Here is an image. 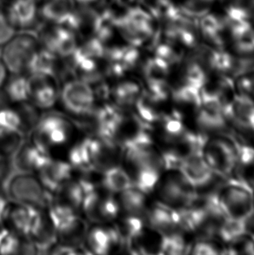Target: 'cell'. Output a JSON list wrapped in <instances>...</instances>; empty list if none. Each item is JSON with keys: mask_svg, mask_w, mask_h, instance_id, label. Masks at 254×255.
<instances>
[{"mask_svg": "<svg viewBox=\"0 0 254 255\" xmlns=\"http://www.w3.org/2000/svg\"><path fill=\"white\" fill-rule=\"evenodd\" d=\"M122 154L131 172L132 185L149 195L166 169L161 150L155 142L121 145Z\"/></svg>", "mask_w": 254, "mask_h": 255, "instance_id": "6da1fadb", "label": "cell"}, {"mask_svg": "<svg viewBox=\"0 0 254 255\" xmlns=\"http://www.w3.org/2000/svg\"><path fill=\"white\" fill-rule=\"evenodd\" d=\"M197 190L180 168H167L162 173L151 196L176 210H181L195 200Z\"/></svg>", "mask_w": 254, "mask_h": 255, "instance_id": "7a4b0ae2", "label": "cell"}, {"mask_svg": "<svg viewBox=\"0 0 254 255\" xmlns=\"http://www.w3.org/2000/svg\"><path fill=\"white\" fill-rule=\"evenodd\" d=\"M241 144L229 132L213 135L203 143L200 154L210 168L224 178H230Z\"/></svg>", "mask_w": 254, "mask_h": 255, "instance_id": "3957f363", "label": "cell"}, {"mask_svg": "<svg viewBox=\"0 0 254 255\" xmlns=\"http://www.w3.org/2000/svg\"><path fill=\"white\" fill-rule=\"evenodd\" d=\"M5 192L14 202L36 207L38 209L48 207L52 196L39 179L28 172H18L6 179Z\"/></svg>", "mask_w": 254, "mask_h": 255, "instance_id": "277c9868", "label": "cell"}, {"mask_svg": "<svg viewBox=\"0 0 254 255\" xmlns=\"http://www.w3.org/2000/svg\"><path fill=\"white\" fill-rule=\"evenodd\" d=\"M217 198L227 217L248 221L254 214L253 189L235 179L227 178L218 191Z\"/></svg>", "mask_w": 254, "mask_h": 255, "instance_id": "5b68a950", "label": "cell"}, {"mask_svg": "<svg viewBox=\"0 0 254 255\" xmlns=\"http://www.w3.org/2000/svg\"><path fill=\"white\" fill-rule=\"evenodd\" d=\"M118 31L127 44L139 47L153 35V16L149 10L141 7H128L119 15Z\"/></svg>", "mask_w": 254, "mask_h": 255, "instance_id": "8992f818", "label": "cell"}, {"mask_svg": "<svg viewBox=\"0 0 254 255\" xmlns=\"http://www.w3.org/2000/svg\"><path fill=\"white\" fill-rule=\"evenodd\" d=\"M229 133L240 144H248L254 136V100L236 95L223 110Z\"/></svg>", "mask_w": 254, "mask_h": 255, "instance_id": "52a82bcc", "label": "cell"}, {"mask_svg": "<svg viewBox=\"0 0 254 255\" xmlns=\"http://www.w3.org/2000/svg\"><path fill=\"white\" fill-rule=\"evenodd\" d=\"M186 128L206 140L213 135L229 132L223 109L201 104L184 119Z\"/></svg>", "mask_w": 254, "mask_h": 255, "instance_id": "ba28073f", "label": "cell"}, {"mask_svg": "<svg viewBox=\"0 0 254 255\" xmlns=\"http://www.w3.org/2000/svg\"><path fill=\"white\" fill-rule=\"evenodd\" d=\"M38 44L39 41L33 35L22 33L15 35L3 45L1 59L8 72L17 75L27 70L28 64L38 50Z\"/></svg>", "mask_w": 254, "mask_h": 255, "instance_id": "9c48e42d", "label": "cell"}, {"mask_svg": "<svg viewBox=\"0 0 254 255\" xmlns=\"http://www.w3.org/2000/svg\"><path fill=\"white\" fill-rule=\"evenodd\" d=\"M95 93L90 83L85 80H69L63 86L61 101L69 113L75 116H86L93 113Z\"/></svg>", "mask_w": 254, "mask_h": 255, "instance_id": "30bf717a", "label": "cell"}, {"mask_svg": "<svg viewBox=\"0 0 254 255\" xmlns=\"http://www.w3.org/2000/svg\"><path fill=\"white\" fill-rule=\"evenodd\" d=\"M195 186L198 194L217 193L227 178L213 172L200 153L186 158L180 166Z\"/></svg>", "mask_w": 254, "mask_h": 255, "instance_id": "8fae6325", "label": "cell"}, {"mask_svg": "<svg viewBox=\"0 0 254 255\" xmlns=\"http://www.w3.org/2000/svg\"><path fill=\"white\" fill-rule=\"evenodd\" d=\"M187 131L184 118L171 108L151 126L155 144L161 151L174 147Z\"/></svg>", "mask_w": 254, "mask_h": 255, "instance_id": "7c38bea8", "label": "cell"}, {"mask_svg": "<svg viewBox=\"0 0 254 255\" xmlns=\"http://www.w3.org/2000/svg\"><path fill=\"white\" fill-rule=\"evenodd\" d=\"M203 105L227 108L236 97L234 78L228 74L208 75L206 82L199 89Z\"/></svg>", "mask_w": 254, "mask_h": 255, "instance_id": "4fadbf2b", "label": "cell"}, {"mask_svg": "<svg viewBox=\"0 0 254 255\" xmlns=\"http://www.w3.org/2000/svg\"><path fill=\"white\" fill-rule=\"evenodd\" d=\"M40 42L43 48L59 58H71L79 46L75 32L58 24L44 29L40 34Z\"/></svg>", "mask_w": 254, "mask_h": 255, "instance_id": "5bb4252c", "label": "cell"}, {"mask_svg": "<svg viewBox=\"0 0 254 255\" xmlns=\"http://www.w3.org/2000/svg\"><path fill=\"white\" fill-rule=\"evenodd\" d=\"M99 138L116 143V138L123 129L127 117L120 107L106 104L94 113Z\"/></svg>", "mask_w": 254, "mask_h": 255, "instance_id": "9a60e30c", "label": "cell"}, {"mask_svg": "<svg viewBox=\"0 0 254 255\" xmlns=\"http://www.w3.org/2000/svg\"><path fill=\"white\" fill-rule=\"evenodd\" d=\"M70 131V124L65 118L59 114H47L36 125L38 138L35 140L45 145H64L68 140Z\"/></svg>", "mask_w": 254, "mask_h": 255, "instance_id": "2e32d148", "label": "cell"}, {"mask_svg": "<svg viewBox=\"0 0 254 255\" xmlns=\"http://www.w3.org/2000/svg\"><path fill=\"white\" fill-rule=\"evenodd\" d=\"M144 221L148 228L168 234L179 227V211L151 198L144 214Z\"/></svg>", "mask_w": 254, "mask_h": 255, "instance_id": "e0dca14e", "label": "cell"}, {"mask_svg": "<svg viewBox=\"0 0 254 255\" xmlns=\"http://www.w3.org/2000/svg\"><path fill=\"white\" fill-rule=\"evenodd\" d=\"M207 79L205 70L196 61L190 58L183 59L177 65L172 66L168 77L171 86H186L200 89Z\"/></svg>", "mask_w": 254, "mask_h": 255, "instance_id": "ac0fdd59", "label": "cell"}, {"mask_svg": "<svg viewBox=\"0 0 254 255\" xmlns=\"http://www.w3.org/2000/svg\"><path fill=\"white\" fill-rule=\"evenodd\" d=\"M46 145L35 140L31 145H21L13 156V164L21 172L39 171L52 160Z\"/></svg>", "mask_w": 254, "mask_h": 255, "instance_id": "d6986e66", "label": "cell"}, {"mask_svg": "<svg viewBox=\"0 0 254 255\" xmlns=\"http://www.w3.org/2000/svg\"><path fill=\"white\" fill-rule=\"evenodd\" d=\"M192 59L202 66L207 76L213 74H228L231 76L235 61V57L222 48L206 49L198 52Z\"/></svg>", "mask_w": 254, "mask_h": 255, "instance_id": "ffe728a7", "label": "cell"}, {"mask_svg": "<svg viewBox=\"0 0 254 255\" xmlns=\"http://www.w3.org/2000/svg\"><path fill=\"white\" fill-rule=\"evenodd\" d=\"M44 219L39 209L24 205L15 207L10 214V222L14 229L26 238H31L34 235Z\"/></svg>", "mask_w": 254, "mask_h": 255, "instance_id": "44dd1931", "label": "cell"}, {"mask_svg": "<svg viewBox=\"0 0 254 255\" xmlns=\"http://www.w3.org/2000/svg\"><path fill=\"white\" fill-rule=\"evenodd\" d=\"M39 172V180L50 192H59L72 177V166L70 163L53 160L46 164Z\"/></svg>", "mask_w": 254, "mask_h": 255, "instance_id": "7402d4cb", "label": "cell"}, {"mask_svg": "<svg viewBox=\"0 0 254 255\" xmlns=\"http://www.w3.org/2000/svg\"><path fill=\"white\" fill-rule=\"evenodd\" d=\"M36 0H12L5 10L16 29H28L36 24L39 17V8Z\"/></svg>", "mask_w": 254, "mask_h": 255, "instance_id": "603a6c76", "label": "cell"}, {"mask_svg": "<svg viewBox=\"0 0 254 255\" xmlns=\"http://www.w3.org/2000/svg\"><path fill=\"white\" fill-rule=\"evenodd\" d=\"M89 249L96 255H108L115 246L124 244V241L118 228L96 227L87 235Z\"/></svg>", "mask_w": 254, "mask_h": 255, "instance_id": "cb8c5ba5", "label": "cell"}, {"mask_svg": "<svg viewBox=\"0 0 254 255\" xmlns=\"http://www.w3.org/2000/svg\"><path fill=\"white\" fill-rule=\"evenodd\" d=\"M75 9L74 0H44L39 16L49 24L65 26Z\"/></svg>", "mask_w": 254, "mask_h": 255, "instance_id": "d4e9b609", "label": "cell"}, {"mask_svg": "<svg viewBox=\"0 0 254 255\" xmlns=\"http://www.w3.org/2000/svg\"><path fill=\"white\" fill-rule=\"evenodd\" d=\"M200 105L199 89L186 86H171V107L184 119Z\"/></svg>", "mask_w": 254, "mask_h": 255, "instance_id": "484cf974", "label": "cell"}, {"mask_svg": "<svg viewBox=\"0 0 254 255\" xmlns=\"http://www.w3.org/2000/svg\"><path fill=\"white\" fill-rule=\"evenodd\" d=\"M230 178L254 189V150L251 145L241 144Z\"/></svg>", "mask_w": 254, "mask_h": 255, "instance_id": "4316f807", "label": "cell"}, {"mask_svg": "<svg viewBox=\"0 0 254 255\" xmlns=\"http://www.w3.org/2000/svg\"><path fill=\"white\" fill-rule=\"evenodd\" d=\"M50 79L51 78L38 76H31V79H29L34 105L43 110L54 107L59 97L55 87L49 82Z\"/></svg>", "mask_w": 254, "mask_h": 255, "instance_id": "83f0119b", "label": "cell"}, {"mask_svg": "<svg viewBox=\"0 0 254 255\" xmlns=\"http://www.w3.org/2000/svg\"><path fill=\"white\" fill-rule=\"evenodd\" d=\"M58 57L45 48H38L28 64L27 71L31 76L52 78L55 76Z\"/></svg>", "mask_w": 254, "mask_h": 255, "instance_id": "f1b7e54d", "label": "cell"}, {"mask_svg": "<svg viewBox=\"0 0 254 255\" xmlns=\"http://www.w3.org/2000/svg\"><path fill=\"white\" fill-rule=\"evenodd\" d=\"M102 186L110 193L121 194L132 186V179L124 167L113 165L104 169Z\"/></svg>", "mask_w": 254, "mask_h": 255, "instance_id": "f546056e", "label": "cell"}, {"mask_svg": "<svg viewBox=\"0 0 254 255\" xmlns=\"http://www.w3.org/2000/svg\"><path fill=\"white\" fill-rule=\"evenodd\" d=\"M151 196L132 185L121 193L120 203L121 208L124 209L127 214H133L144 218Z\"/></svg>", "mask_w": 254, "mask_h": 255, "instance_id": "4dcf8cb0", "label": "cell"}, {"mask_svg": "<svg viewBox=\"0 0 254 255\" xmlns=\"http://www.w3.org/2000/svg\"><path fill=\"white\" fill-rule=\"evenodd\" d=\"M193 240V235L179 227L165 234L163 255H188Z\"/></svg>", "mask_w": 254, "mask_h": 255, "instance_id": "1f68e13d", "label": "cell"}, {"mask_svg": "<svg viewBox=\"0 0 254 255\" xmlns=\"http://www.w3.org/2000/svg\"><path fill=\"white\" fill-rule=\"evenodd\" d=\"M144 85L137 80H127L119 83L113 91L114 99L119 106L133 107L143 93Z\"/></svg>", "mask_w": 254, "mask_h": 255, "instance_id": "d6a6232c", "label": "cell"}, {"mask_svg": "<svg viewBox=\"0 0 254 255\" xmlns=\"http://www.w3.org/2000/svg\"><path fill=\"white\" fill-rule=\"evenodd\" d=\"M172 66L165 60L152 55L142 63L141 73L143 78V83L159 80H168Z\"/></svg>", "mask_w": 254, "mask_h": 255, "instance_id": "836d02e7", "label": "cell"}, {"mask_svg": "<svg viewBox=\"0 0 254 255\" xmlns=\"http://www.w3.org/2000/svg\"><path fill=\"white\" fill-rule=\"evenodd\" d=\"M247 221L226 217L218 225L213 237L226 248L234 239L247 231Z\"/></svg>", "mask_w": 254, "mask_h": 255, "instance_id": "e575fe53", "label": "cell"}, {"mask_svg": "<svg viewBox=\"0 0 254 255\" xmlns=\"http://www.w3.org/2000/svg\"><path fill=\"white\" fill-rule=\"evenodd\" d=\"M231 32L234 37L235 50L240 57H250L254 54V29L250 22Z\"/></svg>", "mask_w": 254, "mask_h": 255, "instance_id": "d590c367", "label": "cell"}, {"mask_svg": "<svg viewBox=\"0 0 254 255\" xmlns=\"http://www.w3.org/2000/svg\"><path fill=\"white\" fill-rule=\"evenodd\" d=\"M5 96L14 103H25L31 97L30 80L17 74L7 84Z\"/></svg>", "mask_w": 254, "mask_h": 255, "instance_id": "8d00e7d4", "label": "cell"}, {"mask_svg": "<svg viewBox=\"0 0 254 255\" xmlns=\"http://www.w3.org/2000/svg\"><path fill=\"white\" fill-rule=\"evenodd\" d=\"M145 228L144 218L133 214H127L121 222L119 230L124 241L126 247L135 242Z\"/></svg>", "mask_w": 254, "mask_h": 255, "instance_id": "74e56055", "label": "cell"}, {"mask_svg": "<svg viewBox=\"0 0 254 255\" xmlns=\"http://www.w3.org/2000/svg\"><path fill=\"white\" fill-rule=\"evenodd\" d=\"M200 29L203 35L210 42L213 43L216 48H221L223 39L221 38V32L223 31V22L212 14H206L201 17Z\"/></svg>", "mask_w": 254, "mask_h": 255, "instance_id": "f35d334b", "label": "cell"}, {"mask_svg": "<svg viewBox=\"0 0 254 255\" xmlns=\"http://www.w3.org/2000/svg\"><path fill=\"white\" fill-rule=\"evenodd\" d=\"M188 255H225V248L214 237H196Z\"/></svg>", "mask_w": 254, "mask_h": 255, "instance_id": "ab89813d", "label": "cell"}, {"mask_svg": "<svg viewBox=\"0 0 254 255\" xmlns=\"http://www.w3.org/2000/svg\"><path fill=\"white\" fill-rule=\"evenodd\" d=\"M24 143V133L21 131H0V154L13 158Z\"/></svg>", "mask_w": 254, "mask_h": 255, "instance_id": "60d3db41", "label": "cell"}, {"mask_svg": "<svg viewBox=\"0 0 254 255\" xmlns=\"http://www.w3.org/2000/svg\"><path fill=\"white\" fill-rule=\"evenodd\" d=\"M225 255H254V235L248 230L242 233L225 248Z\"/></svg>", "mask_w": 254, "mask_h": 255, "instance_id": "b9f144b4", "label": "cell"}, {"mask_svg": "<svg viewBox=\"0 0 254 255\" xmlns=\"http://www.w3.org/2000/svg\"><path fill=\"white\" fill-rule=\"evenodd\" d=\"M234 81L236 95L254 100V66L250 71L234 77Z\"/></svg>", "mask_w": 254, "mask_h": 255, "instance_id": "7bdbcfd3", "label": "cell"}, {"mask_svg": "<svg viewBox=\"0 0 254 255\" xmlns=\"http://www.w3.org/2000/svg\"><path fill=\"white\" fill-rule=\"evenodd\" d=\"M121 209L120 201L114 196L109 195L103 199L101 198L98 210L99 221H113L118 217Z\"/></svg>", "mask_w": 254, "mask_h": 255, "instance_id": "ee69618b", "label": "cell"}, {"mask_svg": "<svg viewBox=\"0 0 254 255\" xmlns=\"http://www.w3.org/2000/svg\"><path fill=\"white\" fill-rule=\"evenodd\" d=\"M21 127L18 112L8 108L0 109V131H21Z\"/></svg>", "mask_w": 254, "mask_h": 255, "instance_id": "f6af8a7d", "label": "cell"}, {"mask_svg": "<svg viewBox=\"0 0 254 255\" xmlns=\"http://www.w3.org/2000/svg\"><path fill=\"white\" fill-rule=\"evenodd\" d=\"M21 243L17 235L6 229H0V255H15L19 253Z\"/></svg>", "mask_w": 254, "mask_h": 255, "instance_id": "bcb514c9", "label": "cell"}, {"mask_svg": "<svg viewBox=\"0 0 254 255\" xmlns=\"http://www.w3.org/2000/svg\"><path fill=\"white\" fill-rule=\"evenodd\" d=\"M248 22H249V14L243 7L232 5L227 9L226 23L229 25L231 30Z\"/></svg>", "mask_w": 254, "mask_h": 255, "instance_id": "7dc6e473", "label": "cell"}, {"mask_svg": "<svg viewBox=\"0 0 254 255\" xmlns=\"http://www.w3.org/2000/svg\"><path fill=\"white\" fill-rule=\"evenodd\" d=\"M208 4L205 0H187L180 10L186 17H202L209 10Z\"/></svg>", "mask_w": 254, "mask_h": 255, "instance_id": "c3c4849f", "label": "cell"}, {"mask_svg": "<svg viewBox=\"0 0 254 255\" xmlns=\"http://www.w3.org/2000/svg\"><path fill=\"white\" fill-rule=\"evenodd\" d=\"M16 28L4 10H0V46H3L15 36Z\"/></svg>", "mask_w": 254, "mask_h": 255, "instance_id": "681fc988", "label": "cell"}, {"mask_svg": "<svg viewBox=\"0 0 254 255\" xmlns=\"http://www.w3.org/2000/svg\"><path fill=\"white\" fill-rule=\"evenodd\" d=\"M7 73H8V70L6 66H4L2 59H0V89L6 82Z\"/></svg>", "mask_w": 254, "mask_h": 255, "instance_id": "f907efd6", "label": "cell"}, {"mask_svg": "<svg viewBox=\"0 0 254 255\" xmlns=\"http://www.w3.org/2000/svg\"><path fill=\"white\" fill-rule=\"evenodd\" d=\"M7 213V200L0 194V223L3 221Z\"/></svg>", "mask_w": 254, "mask_h": 255, "instance_id": "816d5d0a", "label": "cell"}, {"mask_svg": "<svg viewBox=\"0 0 254 255\" xmlns=\"http://www.w3.org/2000/svg\"><path fill=\"white\" fill-rule=\"evenodd\" d=\"M247 229H248V231L250 232L254 235V214L247 221Z\"/></svg>", "mask_w": 254, "mask_h": 255, "instance_id": "f5cc1de1", "label": "cell"}, {"mask_svg": "<svg viewBox=\"0 0 254 255\" xmlns=\"http://www.w3.org/2000/svg\"><path fill=\"white\" fill-rule=\"evenodd\" d=\"M2 158H3V157L0 154V180L3 179V175H4L5 171H6V166H5V164L3 162Z\"/></svg>", "mask_w": 254, "mask_h": 255, "instance_id": "db71d44e", "label": "cell"}, {"mask_svg": "<svg viewBox=\"0 0 254 255\" xmlns=\"http://www.w3.org/2000/svg\"><path fill=\"white\" fill-rule=\"evenodd\" d=\"M99 0H74V2L79 3V5H92Z\"/></svg>", "mask_w": 254, "mask_h": 255, "instance_id": "11a10c76", "label": "cell"}, {"mask_svg": "<svg viewBox=\"0 0 254 255\" xmlns=\"http://www.w3.org/2000/svg\"><path fill=\"white\" fill-rule=\"evenodd\" d=\"M248 145H251L252 147H253V149L254 150V136L252 138L251 140L249 141V143H248Z\"/></svg>", "mask_w": 254, "mask_h": 255, "instance_id": "9f6ffc18", "label": "cell"}, {"mask_svg": "<svg viewBox=\"0 0 254 255\" xmlns=\"http://www.w3.org/2000/svg\"><path fill=\"white\" fill-rule=\"evenodd\" d=\"M206 2H207V3H211V2H213V1H214V0H205Z\"/></svg>", "mask_w": 254, "mask_h": 255, "instance_id": "6f0895ef", "label": "cell"}, {"mask_svg": "<svg viewBox=\"0 0 254 255\" xmlns=\"http://www.w3.org/2000/svg\"><path fill=\"white\" fill-rule=\"evenodd\" d=\"M253 193H254V189L253 190Z\"/></svg>", "mask_w": 254, "mask_h": 255, "instance_id": "680465c9", "label": "cell"}, {"mask_svg": "<svg viewBox=\"0 0 254 255\" xmlns=\"http://www.w3.org/2000/svg\"><path fill=\"white\" fill-rule=\"evenodd\" d=\"M36 1H39V0H36Z\"/></svg>", "mask_w": 254, "mask_h": 255, "instance_id": "91938a15", "label": "cell"}, {"mask_svg": "<svg viewBox=\"0 0 254 255\" xmlns=\"http://www.w3.org/2000/svg\"><path fill=\"white\" fill-rule=\"evenodd\" d=\"M0 1H1V0H0Z\"/></svg>", "mask_w": 254, "mask_h": 255, "instance_id": "94428289", "label": "cell"}]
</instances>
